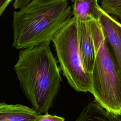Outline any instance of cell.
Segmentation results:
<instances>
[{
    "mask_svg": "<svg viewBox=\"0 0 121 121\" xmlns=\"http://www.w3.org/2000/svg\"><path fill=\"white\" fill-rule=\"evenodd\" d=\"M50 43L45 42L22 49L14 67L24 94L40 114L48 113L61 81Z\"/></svg>",
    "mask_w": 121,
    "mask_h": 121,
    "instance_id": "obj_1",
    "label": "cell"
},
{
    "mask_svg": "<svg viewBox=\"0 0 121 121\" xmlns=\"http://www.w3.org/2000/svg\"><path fill=\"white\" fill-rule=\"evenodd\" d=\"M13 12L12 46L24 49L51 42L73 16L68 0H32Z\"/></svg>",
    "mask_w": 121,
    "mask_h": 121,
    "instance_id": "obj_2",
    "label": "cell"
},
{
    "mask_svg": "<svg viewBox=\"0 0 121 121\" xmlns=\"http://www.w3.org/2000/svg\"><path fill=\"white\" fill-rule=\"evenodd\" d=\"M95 48V60L90 74L95 100L108 112L121 115V78L98 21L88 22Z\"/></svg>",
    "mask_w": 121,
    "mask_h": 121,
    "instance_id": "obj_3",
    "label": "cell"
},
{
    "mask_svg": "<svg viewBox=\"0 0 121 121\" xmlns=\"http://www.w3.org/2000/svg\"><path fill=\"white\" fill-rule=\"evenodd\" d=\"M52 41L63 75L70 86L78 92L91 93L90 74L84 69L78 50L76 17L73 16Z\"/></svg>",
    "mask_w": 121,
    "mask_h": 121,
    "instance_id": "obj_4",
    "label": "cell"
},
{
    "mask_svg": "<svg viewBox=\"0 0 121 121\" xmlns=\"http://www.w3.org/2000/svg\"><path fill=\"white\" fill-rule=\"evenodd\" d=\"M98 22L121 78V24L102 9Z\"/></svg>",
    "mask_w": 121,
    "mask_h": 121,
    "instance_id": "obj_5",
    "label": "cell"
},
{
    "mask_svg": "<svg viewBox=\"0 0 121 121\" xmlns=\"http://www.w3.org/2000/svg\"><path fill=\"white\" fill-rule=\"evenodd\" d=\"M76 17L80 56L84 69L87 72L91 74L93 68L95 56L93 40L88 22H85Z\"/></svg>",
    "mask_w": 121,
    "mask_h": 121,
    "instance_id": "obj_6",
    "label": "cell"
},
{
    "mask_svg": "<svg viewBox=\"0 0 121 121\" xmlns=\"http://www.w3.org/2000/svg\"><path fill=\"white\" fill-rule=\"evenodd\" d=\"M39 114L22 104L0 103V121H35Z\"/></svg>",
    "mask_w": 121,
    "mask_h": 121,
    "instance_id": "obj_7",
    "label": "cell"
},
{
    "mask_svg": "<svg viewBox=\"0 0 121 121\" xmlns=\"http://www.w3.org/2000/svg\"><path fill=\"white\" fill-rule=\"evenodd\" d=\"M75 121H121V118L108 112L94 99L83 108Z\"/></svg>",
    "mask_w": 121,
    "mask_h": 121,
    "instance_id": "obj_8",
    "label": "cell"
},
{
    "mask_svg": "<svg viewBox=\"0 0 121 121\" xmlns=\"http://www.w3.org/2000/svg\"><path fill=\"white\" fill-rule=\"evenodd\" d=\"M72 11L73 16L81 20L88 22L95 20L98 21L101 8L97 0H71Z\"/></svg>",
    "mask_w": 121,
    "mask_h": 121,
    "instance_id": "obj_9",
    "label": "cell"
},
{
    "mask_svg": "<svg viewBox=\"0 0 121 121\" xmlns=\"http://www.w3.org/2000/svg\"><path fill=\"white\" fill-rule=\"evenodd\" d=\"M101 9L121 24V0H101Z\"/></svg>",
    "mask_w": 121,
    "mask_h": 121,
    "instance_id": "obj_10",
    "label": "cell"
},
{
    "mask_svg": "<svg viewBox=\"0 0 121 121\" xmlns=\"http://www.w3.org/2000/svg\"><path fill=\"white\" fill-rule=\"evenodd\" d=\"M63 117L55 115H51L48 113L39 114L38 118L35 121H64Z\"/></svg>",
    "mask_w": 121,
    "mask_h": 121,
    "instance_id": "obj_11",
    "label": "cell"
},
{
    "mask_svg": "<svg viewBox=\"0 0 121 121\" xmlns=\"http://www.w3.org/2000/svg\"><path fill=\"white\" fill-rule=\"evenodd\" d=\"M32 0H14L13 7L15 9H20Z\"/></svg>",
    "mask_w": 121,
    "mask_h": 121,
    "instance_id": "obj_12",
    "label": "cell"
},
{
    "mask_svg": "<svg viewBox=\"0 0 121 121\" xmlns=\"http://www.w3.org/2000/svg\"><path fill=\"white\" fill-rule=\"evenodd\" d=\"M13 0H0V17L4 13L6 8Z\"/></svg>",
    "mask_w": 121,
    "mask_h": 121,
    "instance_id": "obj_13",
    "label": "cell"
}]
</instances>
